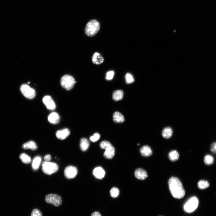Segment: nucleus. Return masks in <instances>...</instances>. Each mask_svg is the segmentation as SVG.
I'll return each mask as SVG.
<instances>
[{"instance_id":"nucleus-1","label":"nucleus","mask_w":216,"mask_h":216,"mask_svg":"<svg viewBox=\"0 0 216 216\" xmlns=\"http://www.w3.org/2000/svg\"><path fill=\"white\" fill-rule=\"evenodd\" d=\"M169 187L173 197L177 199L183 198L185 194L182 184L178 178L171 177L168 181Z\"/></svg>"},{"instance_id":"nucleus-2","label":"nucleus","mask_w":216,"mask_h":216,"mask_svg":"<svg viewBox=\"0 0 216 216\" xmlns=\"http://www.w3.org/2000/svg\"><path fill=\"white\" fill-rule=\"evenodd\" d=\"M100 27V23L96 20H91L86 25L85 29V33L89 36H93L99 32Z\"/></svg>"},{"instance_id":"nucleus-3","label":"nucleus","mask_w":216,"mask_h":216,"mask_svg":"<svg viewBox=\"0 0 216 216\" xmlns=\"http://www.w3.org/2000/svg\"><path fill=\"white\" fill-rule=\"evenodd\" d=\"M76 83L74 78L69 75H65L63 76L60 80V83L62 87L68 91L72 89Z\"/></svg>"},{"instance_id":"nucleus-4","label":"nucleus","mask_w":216,"mask_h":216,"mask_svg":"<svg viewBox=\"0 0 216 216\" xmlns=\"http://www.w3.org/2000/svg\"><path fill=\"white\" fill-rule=\"evenodd\" d=\"M42 169L45 174L50 175L58 171V167L55 163L45 161L42 163Z\"/></svg>"},{"instance_id":"nucleus-5","label":"nucleus","mask_w":216,"mask_h":216,"mask_svg":"<svg viewBox=\"0 0 216 216\" xmlns=\"http://www.w3.org/2000/svg\"><path fill=\"white\" fill-rule=\"evenodd\" d=\"M199 201L198 198L195 197L189 199L185 204L184 209L187 213H191L194 211L198 207Z\"/></svg>"},{"instance_id":"nucleus-6","label":"nucleus","mask_w":216,"mask_h":216,"mask_svg":"<svg viewBox=\"0 0 216 216\" xmlns=\"http://www.w3.org/2000/svg\"><path fill=\"white\" fill-rule=\"evenodd\" d=\"M20 90L23 95L28 99H33L36 96L35 90L30 88L27 84H23L21 85Z\"/></svg>"},{"instance_id":"nucleus-7","label":"nucleus","mask_w":216,"mask_h":216,"mask_svg":"<svg viewBox=\"0 0 216 216\" xmlns=\"http://www.w3.org/2000/svg\"><path fill=\"white\" fill-rule=\"evenodd\" d=\"M45 200L47 203L57 207L60 206L62 204L63 202L61 197L55 194L47 195L46 197Z\"/></svg>"},{"instance_id":"nucleus-8","label":"nucleus","mask_w":216,"mask_h":216,"mask_svg":"<svg viewBox=\"0 0 216 216\" xmlns=\"http://www.w3.org/2000/svg\"><path fill=\"white\" fill-rule=\"evenodd\" d=\"M65 177L68 179H71L74 178L77 173V170L76 167L69 166L66 168L64 170Z\"/></svg>"},{"instance_id":"nucleus-9","label":"nucleus","mask_w":216,"mask_h":216,"mask_svg":"<svg viewBox=\"0 0 216 216\" xmlns=\"http://www.w3.org/2000/svg\"><path fill=\"white\" fill-rule=\"evenodd\" d=\"M42 101L43 102L49 110H54L55 109L56 105L53 100L50 96H45L43 98Z\"/></svg>"},{"instance_id":"nucleus-10","label":"nucleus","mask_w":216,"mask_h":216,"mask_svg":"<svg viewBox=\"0 0 216 216\" xmlns=\"http://www.w3.org/2000/svg\"><path fill=\"white\" fill-rule=\"evenodd\" d=\"M105 151L104 153V157L108 159L112 158L114 156L115 150L114 147L111 143L104 149Z\"/></svg>"},{"instance_id":"nucleus-11","label":"nucleus","mask_w":216,"mask_h":216,"mask_svg":"<svg viewBox=\"0 0 216 216\" xmlns=\"http://www.w3.org/2000/svg\"><path fill=\"white\" fill-rule=\"evenodd\" d=\"M93 174L96 178L101 180L105 177V172L102 167H98L94 169L93 171Z\"/></svg>"},{"instance_id":"nucleus-12","label":"nucleus","mask_w":216,"mask_h":216,"mask_svg":"<svg viewBox=\"0 0 216 216\" xmlns=\"http://www.w3.org/2000/svg\"><path fill=\"white\" fill-rule=\"evenodd\" d=\"M70 133L69 130L66 128L58 131L56 134L57 137L58 139L63 140L67 138L69 136Z\"/></svg>"},{"instance_id":"nucleus-13","label":"nucleus","mask_w":216,"mask_h":216,"mask_svg":"<svg viewBox=\"0 0 216 216\" xmlns=\"http://www.w3.org/2000/svg\"><path fill=\"white\" fill-rule=\"evenodd\" d=\"M135 176L136 178L140 180H144L147 177L146 171L142 168H138L136 170Z\"/></svg>"},{"instance_id":"nucleus-14","label":"nucleus","mask_w":216,"mask_h":216,"mask_svg":"<svg viewBox=\"0 0 216 216\" xmlns=\"http://www.w3.org/2000/svg\"><path fill=\"white\" fill-rule=\"evenodd\" d=\"M92 61L94 64L97 65H100L104 62V58L100 53L98 52H95L93 55L92 58Z\"/></svg>"},{"instance_id":"nucleus-15","label":"nucleus","mask_w":216,"mask_h":216,"mask_svg":"<svg viewBox=\"0 0 216 216\" xmlns=\"http://www.w3.org/2000/svg\"><path fill=\"white\" fill-rule=\"evenodd\" d=\"M114 121L116 123L123 122L125 121V118L123 115L118 111L115 112L113 116Z\"/></svg>"},{"instance_id":"nucleus-16","label":"nucleus","mask_w":216,"mask_h":216,"mask_svg":"<svg viewBox=\"0 0 216 216\" xmlns=\"http://www.w3.org/2000/svg\"><path fill=\"white\" fill-rule=\"evenodd\" d=\"M48 119L50 123L53 124H57L59 122L60 117L58 113L54 112L49 115Z\"/></svg>"},{"instance_id":"nucleus-17","label":"nucleus","mask_w":216,"mask_h":216,"mask_svg":"<svg viewBox=\"0 0 216 216\" xmlns=\"http://www.w3.org/2000/svg\"><path fill=\"white\" fill-rule=\"evenodd\" d=\"M22 148L24 150L30 149L32 150L37 149L38 146L36 143L34 141H31L27 142L22 145Z\"/></svg>"},{"instance_id":"nucleus-18","label":"nucleus","mask_w":216,"mask_h":216,"mask_svg":"<svg viewBox=\"0 0 216 216\" xmlns=\"http://www.w3.org/2000/svg\"><path fill=\"white\" fill-rule=\"evenodd\" d=\"M124 93L122 91L120 90L114 91L112 95V98L115 101L121 100L123 98Z\"/></svg>"},{"instance_id":"nucleus-19","label":"nucleus","mask_w":216,"mask_h":216,"mask_svg":"<svg viewBox=\"0 0 216 216\" xmlns=\"http://www.w3.org/2000/svg\"><path fill=\"white\" fill-rule=\"evenodd\" d=\"M141 155L145 157H148L152 154V151L150 147L148 146H144L142 147L140 150Z\"/></svg>"},{"instance_id":"nucleus-20","label":"nucleus","mask_w":216,"mask_h":216,"mask_svg":"<svg viewBox=\"0 0 216 216\" xmlns=\"http://www.w3.org/2000/svg\"><path fill=\"white\" fill-rule=\"evenodd\" d=\"M89 145V142L87 139L82 138L81 139L80 142V147L82 151H85L87 150Z\"/></svg>"},{"instance_id":"nucleus-21","label":"nucleus","mask_w":216,"mask_h":216,"mask_svg":"<svg viewBox=\"0 0 216 216\" xmlns=\"http://www.w3.org/2000/svg\"><path fill=\"white\" fill-rule=\"evenodd\" d=\"M172 129L169 127L165 128L163 130L162 134L163 137L166 139L170 138L173 134Z\"/></svg>"},{"instance_id":"nucleus-22","label":"nucleus","mask_w":216,"mask_h":216,"mask_svg":"<svg viewBox=\"0 0 216 216\" xmlns=\"http://www.w3.org/2000/svg\"><path fill=\"white\" fill-rule=\"evenodd\" d=\"M41 158L39 156L35 157L33 159L32 163V167L33 169L36 170L38 168L41 162Z\"/></svg>"},{"instance_id":"nucleus-23","label":"nucleus","mask_w":216,"mask_h":216,"mask_svg":"<svg viewBox=\"0 0 216 216\" xmlns=\"http://www.w3.org/2000/svg\"><path fill=\"white\" fill-rule=\"evenodd\" d=\"M168 157L171 161H175L179 159V154L176 150H173L169 153Z\"/></svg>"},{"instance_id":"nucleus-24","label":"nucleus","mask_w":216,"mask_h":216,"mask_svg":"<svg viewBox=\"0 0 216 216\" xmlns=\"http://www.w3.org/2000/svg\"><path fill=\"white\" fill-rule=\"evenodd\" d=\"M19 157L22 162L24 163L28 164L31 161L30 157L25 153L21 154L20 155Z\"/></svg>"},{"instance_id":"nucleus-25","label":"nucleus","mask_w":216,"mask_h":216,"mask_svg":"<svg viewBox=\"0 0 216 216\" xmlns=\"http://www.w3.org/2000/svg\"><path fill=\"white\" fill-rule=\"evenodd\" d=\"M209 186V183L206 181L201 180L198 184V187L201 189H204L207 188Z\"/></svg>"},{"instance_id":"nucleus-26","label":"nucleus","mask_w":216,"mask_h":216,"mask_svg":"<svg viewBox=\"0 0 216 216\" xmlns=\"http://www.w3.org/2000/svg\"><path fill=\"white\" fill-rule=\"evenodd\" d=\"M110 193L112 197L115 198L117 197L119 195V190L117 188L113 187L111 190Z\"/></svg>"},{"instance_id":"nucleus-27","label":"nucleus","mask_w":216,"mask_h":216,"mask_svg":"<svg viewBox=\"0 0 216 216\" xmlns=\"http://www.w3.org/2000/svg\"><path fill=\"white\" fill-rule=\"evenodd\" d=\"M214 161V159L213 157L210 155H207L204 157V162L206 165L212 164L213 163Z\"/></svg>"},{"instance_id":"nucleus-28","label":"nucleus","mask_w":216,"mask_h":216,"mask_svg":"<svg viewBox=\"0 0 216 216\" xmlns=\"http://www.w3.org/2000/svg\"><path fill=\"white\" fill-rule=\"evenodd\" d=\"M125 79L126 83L127 84H130L134 81L133 77L130 73H127L125 76Z\"/></svg>"},{"instance_id":"nucleus-29","label":"nucleus","mask_w":216,"mask_h":216,"mask_svg":"<svg viewBox=\"0 0 216 216\" xmlns=\"http://www.w3.org/2000/svg\"><path fill=\"white\" fill-rule=\"evenodd\" d=\"M114 72L113 71L108 72L106 74V79L108 80H112L114 77Z\"/></svg>"},{"instance_id":"nucleus-30","label":"nucleus","mask_w":216,"mask_h":216,"mask_svg":"<svg viewBox=\"0 0 216 216\" xmlns=\"http://www.w3.org/2000/svg\"><path fill=\"white\" fill-rule=\"evenodd\" d=\"M31 216H42L41 212L37 209L33 210L31 213Z\"/></svg>"},{"instance_id":"nucleus-31","label":"nucleus","mask_w":216,"mask_h":216,"mask_svg":"<svg viewBox=\"0 0 216 216\" xmlns=\"http://www.w3.org/2000/svg\"><path fill=\"white\" fill-rule=\"evenodd\" d=\"M100 138V135L97 133H96L94 134V135L91 136L90 138V140L93 142H95L97 141Z\"/></svg>"},{"instance_id":"nucleus-32","label":"nucleus","mask_w":216,"mask_h":216,"mask_svg":"<svg viewBox=\"0 0 216 216\" xmlns=\"http://www.w3.org/2000/svg\"><path fill=\"white\" fill-rule=\"evenodd\" d=\"M210 150L212 153L216 154V142L213 143L212 144Z\"/></svg>"},{"instance_id":"nucleus-33","label":"nucleus","mask_w":216,"mask_h":216,"mask_svg":"<svg viewBox=\"0 0 216 216\" xmlns=\"http://www.w3.org/2000/svg\"><path fill=\"white\" fill-rule=\"evenodd\" d=\"M51 159V157L50 155H47L44 157V159L46 161H49Z\"/></svg>"},{"instance_id":"nucleus-34","label":"nucleus","mask_w":216,"mask_h":216,"mask_svg":"<svg viewBox=\"0 0 216 216\" xmlns=\"http://www.w3.org/2000/svg\"><path fill=\"white\" fill-rule=\"evenodd\" d=\"M91 216H102V215L99 212H95L91 214Z\"/></svg>"},{"instance_id":"nucleus-35","label":"nucleus","mask_w":216,"mask_h":216,"mask_svg":"<svg viewBox=\"0 0 216 216\" xmlns=\"http://www.w3.org/2000/svg\"><path fill=\"white\" fill-rule=\"evenodd\" d=\"M138 145H139V144H138Z\"/></svg>"}]
</instances>
